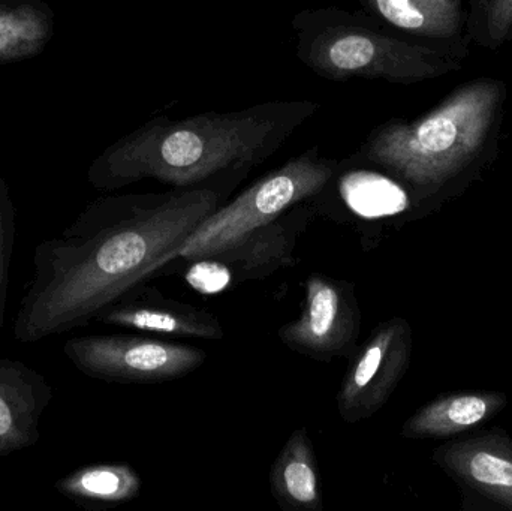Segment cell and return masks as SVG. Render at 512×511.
Wrapping results in <instances>:
<instances>
[{
	"label": "cell",
	"instance_id": "1",
	"mask_svg": "<svg viewBox=\"0 0 512 511\" xmlns=\"http://www.w3.org/2000/svg\"><path fill=\"white\" fill-rule=\"evenodd\" d=\"M228 177L197 188L99 198L33 252L14 318V339L32 345L95 323L108 306L179 258L201 222L224 204Z\"/></svg>",
	"mask_w": 512,
	"mask_h": 511
},
{
	"label": "cell",
	"instance_id": "2",
	"mask_svg": "<svg viewBox=\"0 0 512 511\" xmlns=\"http://www.w3.org/2000/svg\"><path fill=\"white\" fill-rule=\"evenodd\" d=\"M312 101H270L245 110L158 117L108 147L89 171L96 189L143 180L174 189L243 177L273 156L318 111Z\"/></svg>",
	"mask_w": 512,
	"mask_h": 511
},
{
	"label": "cell",
	"instance_id": "3",
	"mask_svg": "<svg viewBox=\"0 0 512 511\" xmlns=\"http://www.w3.org/2000/svg\"><path fill=\"white\" fill-rule=\"evenodd\" d=\"M507 98L504 81L475 78L418 119L376 126L355 158L390 174L420 200L432 197L495 159Z\"/></svg>",
	"mask_w": 512,
	"mask_h": 511
},
{
	"label": "cell",
	"instance_id": "4",
	"mask_svg": "<svg viewBox=\"0 0 512 511\" xmlns=\"http://www.w3.org/2000/svg\"><path fill=\"white\" fill-rule=\"evenodd\" d=\"M292 27L298 59L333 81L361 78L409 86L460 71L468 56L457 48L400 38L373 17L336 8L300 12Z\"/></svg>",
	"mask_w": 512,
	"mask_h": 511
},
{
	"label": "cell",
	"instance_id": "5",
	"mask_svg": "<svg viewBox=\"0 0 512 511\" xmlns=\"http://www.w3.org/2000/svg\"><path fill=\"white\" fill-rule=\"evenodd\" d=\"M340 165L324 158L316 146L289 159L207 216L186 240L177 260L192 261L224 251L292 207L313 200L333 182Z\"/></svg>",
	"mask_w": 512,
	"mask_h": 511
},
{
	"label": "cell",
	"instance_id": "6",
	"mask_svg": "<svg viewBox=\"0 0 512 511\" xmlns=\"http://www.w3.org/2000/svg\"><path fill=\"white\" fill-rule=\"evenodd\" d=\"M63 354L86 377L114 384L168 383L207 360L201 348L137 335L75 336L65 342Z\"/></svg>",
	"mask_w": 512,
	"mask_h": 511
},
{
	"label": "cell",
	"instance_id": "7",
	"mask_svg": "<svg viewBox=\"0 0 512 511\" xmlns=\"http://www.w3.org/2000/svg\"><path fill=\"white\" fill-rule=\"evenodd\" d=\"M313 216L298 204L271 224L258 228L224 251L189 261L186 281L201 294H218L234 285L258 281L294 263L298 239Z\"/></svg>",
	"mask_w": 512,
	"mask_h": 511
},
{
	"label": "cell",
	"instance_id": "8",
	"mask_svg": "<svg viewBox=\"0 0 512 511\" xmlns=\"http://www.w3.org/2000/svg\"><path fill=\"white\" fill-rule=\"evenodd\" d=\"M412 359V330L403 318L382 321L349 356L336 396L337 413L357 425L384 408Z\"/></svg>",
	"mask_w": 512,
	"mask_h": 511
},
{
	"label": "cell",
	"instance_id": "9",
	"mask_svg": "<svg viewBox=\"0 0 512 511\" xmlns=\"http://www.w3.org/2000/svg\"><path fill=\"white\" fill-rule=\"evenodd\" d=\"M361 312L354 284L313 273L304 285V302L297 320L279 329L289 350L318 360L349 359L358 347Z\"/></svg>",
	"mask_w": 512,
	"mask_h": 511
},
{
	"label": "cell",
	"instance_id": "10",
	"mask_svg": "<svg viewBox=\"0 0 512 511\" xmlns=\"http://www.w3.org/2000/svg\"><path fill=\"white\" fill-rule=\"evenodd\" d=\"M95 323L132 332L203 341H221L225 336L221 321L212 312L180 300L167 299L155 288L143 285L108 306L96 317Z\"/></svg>",
	"mask_w": 512,
	"mask_h": 511
},
{
	"label": "cell",
	"instance_id": "11",
	"mask_svg": "<svg viewBox=\"0 0 512 511\" xmlns=\"http://www.w3.org/2000/svg\"><path fill=\"white\" fill-rule=\"evenodd\" d=\"M53 399L50 381L20 360L0 359V458L41 440V420Z\"/></svg>",
	"mask_w": 512,
	"mask_h": 511
},
{
	"label": "cell",
	"instance_id": "12",
	"mask_svg": "<svg viewBox=\"0 0 512 511\" xmlns=\"http://www.w3.org/2000/svg\"><path fill=\"white\" fill-rule=\"evenodd\" d=\"M435 461L457 482L512 510V440L484 432L436 449Z\"/></svg>",
	"mask_w": 512,
	"mask_h": 511
},
{
	"label": "cell",
	"instance_id": "13",
	"mask_svg": "<svg viewBox=\"0 0 512 511\" xmlns=\"http://www.w3.org/2000/svg\"><path fill=\"white\" fill-rule=\"evenodd\" d=\"M379 23L415 41L468 51V11L463 0H360Z\"/></svg>",
	"mask_w": 512,
	"mask_h": 511
},
{
	"label": "cell",
	"instance_id": "14",
	"mask_svg": "<svg viewBox=\"0 0 512 511\" xmlns=\"http://www.w3.org/2000/svg\"><path fill=\"white\" fill-rule=\"evenodd\" d=\"M507 404L504 393L487 390L439 396L406 420L402 437L406 440L454 437L495 419Z\"/></svg>",
	"mask_w": 512,
	"mask_h": 511
},
{
	"label": "cell",
	"instance_id": "15",
	"mask_svg": "<svg viewBox=\"0 0 512 511\" xmlns=\"http://www.w3.org/2000/svg\"><path fill=\"white\" fill-rule=\"evenodd\" d=\"M270 489L286 511H322V486L318 459L306 429L298 428L286 440L271 465Z\"/></svg>",
	"mask_w": 512,
	"mask_h": 511
},
{
	"label": "cell",
	"instance_id": "16",
	"mask_svg": "<svg viewBox=\"0 0 512 511\" xmlns=\"http://www.w3.org/2000/svg\"><path fill=\"white\" fill-rule=\"evenodd\" d=\"M143 488L140 474L125 462L86 465L62 477L56 491L84 507H113L137 500Z\"/></svg>",
	"mask_w": 512,
	"mask_h": 511
},
{
	"label": "cell",
	"instance_id": "17",
	"mask_svg": "<svg viewBox=\"0 0 512 511\" xmlns=\"http://www.w3.org/2000/svg\"><path fill=\"white\" fill-rule=\"evenodd\" d=\"M51 30L50 15L32 3L0 5V62L38 53L50 39Z\"/></svg>",
	"mask_w": 512,
	"mask_h": 511
},
{
	"label": "cell",
	"instance_id": "18",
	"mask_svg": "<svg viewBox=\"0 0 512 511\" xmlns=\"http://www.w3.org/2000/svg\"><path fill=\"white\" fill-rule=\"evenodd\" d=\"M468 36L487 50L510 44L512 0H469Z\"/></svg>",
	"mask_w": 512,
	"mask_h": 511
},
{
	"label": "cell",
	"instance_id": "19",
	"mask_svg": "<svg viewBox=\"0 0 512 511\" xmlns=\"http://www.w3.org/2000/svg\"><path fill=\"white\" fill-rule=\"evenodd\" d=\"M15 248V213L11 198L0 180V332L5 326L9 275Z\"/></svg>",
	"mask_w": 512,
	"mask_h": 511
}]
</instances>
